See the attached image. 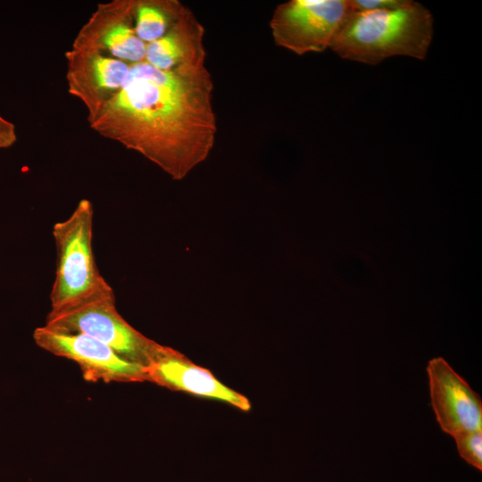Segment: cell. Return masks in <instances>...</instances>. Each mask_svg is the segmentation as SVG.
I'll return each instance as SVG.
<instances>
[{"label":"cell","mask_w":482,"mask_h":482,"mask_svg":"<svg viewBox=\"0 0 482 482\" xmlns=\"http://www.w3.org/2000/svg\"><path fill=\"white\" fill-rule=\"evenodd\" d=\"M350 0H290L270 21L275 44L298 55L330 47L351 13Z\"/></svg>","instance_id":"cell-5"},{"label":"cell","mask_w":482,"mask_h":482,"mask_svg":"<svg viewBox=\"0 0 482 482\" xmlns=\"http://www.w3.org/2000/svg\"><path fill=\"white\" fill-rule=\"evenodd\" d=\"M44 326L84 334L112 348L124 359L145 367L162 345L134 328L116 308L112 288L83 302L50 310Z\"/></svg>","instance_id":"cell-4"},{"label":"cell","mask_w":482,"mask_h":482,"mask_svg":"<svg viewBox=\"0 0 482 482\" xmlns=\"http://www.w3.org/2000/svg\"><path fill=\"white\" fill-rule=\"evenodd\" d=\"M135 0L100 3L75 36L72 49L89 51L128 63L145 59L146 44L136 34Z\"/></svg>","instance_id":"cell-7"},{"label":"cell","mask_w":482,"mask_h":482,"mask_svg":"<svg viewBox=\"0 0 482 482\" xmlns=\"http://www.w3.org/2000/svg\"><path fill=\"white\" fill-rule=\"evenodd\" d=\"M145 381L171 390L215 399L239 410L251 409L245 395L225 386L204 368L195 365L177 351L163 346L145 367Z\"/></svg>","instance_id":"cell-10"},{"label":"cell","mask_w":482,"mask_h":482,"mask_svg":"<svg viewBox=\"0 0 482 482\" xmlns=\"http://www.w3.org/2000/svg\"><path fill=\"white\" fill-rule=\"evenodd\" d=\"M186 7L179 0H135L137 36L145 44L159 39L176 23Z\"/></svg>","instance_id":"cell-12"},{"label":"cell","mask_w":482,"mask_h":482,"mask_svg":"<svg viewBox=\"0 0 482 482\" xmlns=\"http://www.w3.org/2000/svg\"><path fill=\"white\" fill-rule=\"evenodd\" d=\"M17 141L15 125L0 114V149L12 147Z\"/></svg>","instance_id":"cell-15"},{"label":"cell","mask_w":482,"mask_h":482,"mask_svg":"<svg viewBox=\"0 0 482 482\" xmlns=\"http://www.w3.org/2000/svg\"><path fill=\"white\" fill-rule=\"evenodd\" d=\"M204 40L203 24L186 7L165 35L146 44L145 61L162 71H170L183 64L206 62Z\"/></svg>","instance_id":"cell-11"},{"label":"cell","mask_w":482,"mask_h":482,"mask_svg":"<svg viewBox=\"0 0 482 482\" xmlns=\"http://www.w3.org/2000/svg\"><path fill=\"white\" fill-rule=\"evenodd\" d=\"M64 55L68 93L83 104L89 123L122 89L129 75L130 63L72 48Z\"/></svg>","instance_id":"cell-9"},{"label":"cell","mask_w":482,"mask_h":482,"mask_svg":"<svg viewBox=\"0 0 482 482\" xmlns=\"http://www.w3.org/2000/svg\"><path fill=\"white\" fill-rule=\"evenodd\" d=\"M433 24L429 10L411 0L393 8L352 11L330 48L344 59L370 65L395 55L423 60Z\"/></svg>","instance_id":"cell-2"},{"label":"cell","mask_w":482,"mask_h":482,"mask_svg":"<svg viewBox=\"0 0 482 482\" xmlns=\"http://www.w3.org/2000/svg\"><path fill=\"white\" fill-rule=\"evenodd\" d=\"M93 221V204L85 198L67 219L53 226L56 265L49 295L51 310L83 302L112 288L96 264Z\"/></svg>","instance_id":"cell-3"},{"label":"cell","mask_w":482,"mask_h":482,"mask_svg":"<svg viewBox=\"0 0 482 482\" xmlns=\"http://www.w3.org/2000/svg\"><path fill=\"white\" fill-rule=\"evenodd\" d=\"M407 0H350L352 11L387 9L403 4Z\"/></svg>","instance_id":"cell-14"},{"label":"cell","mask_w":482,"mask_h":482,"mask_svg":"<svg viewBox=\"0 0 482 482\" xmlns=\"http://www.w3.org/2000/svg\"><path fill=\"white\" fill-rule=\"evenodd\" d=\"M432 410L443 432L455 436L482 430V400L443 357L426 368Z\"/></svg>","instance_id":"cell-8"},{"label":"cell","mask_w":482,"mask_h":482,"mask_svg":"<svg viewBox=\"0 0 482 482\" xmlns=\"http://www.w3.org/2000/svg\"><path fill=\"white\" fill-rule=\"evenodd\" d=\"M453 438L460 456L471 466L482 470V430L464 432Z\"/></svg>","instance_id":"cell-13"},{"label":"cell","mask_w":482,"mask_h":482,"mask_svg":"<svg viewBox=\"0 0 482 482\" xmlns=\"http://www.w3.org/2000/svg\"><path fill=\"white\" fill-rule=\"evenodd\" d=\"M32 336L41 349L77 363L87 381H145L143 365L124 359L112 348L91 337L56 331L44 325L35 328Z\"/></svg>","instance_id":"cell-6"},{"label":"cell","mask_w":482,"mask_h":482,"mask_svg":"<svg viewBox=\"0 0 482 482\" xmlns=\"http://www.w3.org/2000/svg\"><path fill=\"white\" fill-rule=\"evenodd\" d=\"M213 88L206 62L170 71L132 63L122 89L88 125L181 179L213 148Z\"/></svg>","instance_id":"cell-1"}]
</instances>
